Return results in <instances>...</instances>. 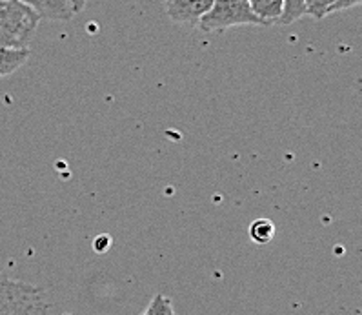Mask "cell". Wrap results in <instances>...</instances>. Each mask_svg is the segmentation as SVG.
Wrapping results in <instances>:
<instances>
[{"mask_svg": "<svg viewBox=\"0 0 362 315\" xmlns=\"http://www.w3.org/2000/svg\"><path fill=\"white\" fill-rule=\"evenodd\" d=\"M235 26H264L253 13L247 0H215L211 9L199 22V30L204 33L224 31Z\"/></svg>", "mask_w": 362, "mask_h": 315, "instance_id": "7a4b0ae2", "label": "cell"}, {"mask_svg": "<svg viewBox=\"0 0 362 315\" xmlns=\"http://www.w3.org/2000/svg\"><path fill=\"white\" fill-rule=\"evenodd\" d=\"M306 15V0H284V11H282L281 24L282 26H290V24L300 21Z\"/></svg>", "mask_w": 362, "mask_h": 315, "instance_id": "52a82bcc", "label": "cell"}, {"mask_svg": "<svg viewBox=\"0 0 362 315\" xmlns=\"http://www.w3.org/2000/svg\"><path fill=\"white\" fill-rule=\"evenodd\" d=\"M142 315H175L173 302H171V299H168L164 294H157L151 299L148 310Z\"/></svg>", "mask_w": 362, "mask_h": 315, "instance_id": "ba28073f", "label": "cell"}, {"mask_svg": "<svg viewBox=\"0 0 362 315\" xmlns=\"http://www.w3.org/2000/svg\"><path fill=\"white\" fill-rule=\"evenodd\" d=\"M214 2L215 0H164V9L177 24L199 26V22L211 9Z\"/></svg>", "mask_w": 362, "mask_h": 315, "instance_id": "3957f363", "label": "cell"}, {"mask_svg": "<svg viewBox=\"0 0 362 315\" xmlns=\"http://www.w3.org/2000/svg\"><path fill=\"white\" fill-rule=\"evenodd\" d=\"M275 237V224L268 219H257L250 224V239L255 244H268Z\"/></svg>", "mask_w": 362, "mask_h": 315, "instance_id": "8992f818", "label": "cell"}, {"mask_svg": "<svg viewBox=\"0 0 362 315\" xmlns=\"http://www.w3.org/2000/svg\"><path fill=\"white\" fill-rule=\"evenodd\" d=\"M337 0H306V11L313 18H324L332 13V8Z\"/></svg>", "mask_w": 362, "mask_h": 315, "instance_id": "9c48e42d", "label": "cell"}, {"mask_svg": "<svg viewBox=\"0 0 362 315\" xmlns=\"http://www.w3.org/2000/svg\"><path fill=\"white\" fill-rule=\"evenodd\" d=\"M247 2L252 6L253 13L260 18L264 26L281 24L284 0H247Z\"/></svg>", "mask_w": 362, "mask_h": 315, "instance_id": "5b68a950", "label": "cell"}, {"mask_svg": "<svg viewBox=\"0 0 362 315\" xmlns=\"http://www.w3.org/2000/svg\"><path fill=\"white\" fill-rule=\"evenodd\" d=\"M40 17L22 0H0V50L28 47Z\"/></svg>", "mask_w": 362, "mask_h": 315, "instance_id": "6da1fadb", "label": "cell"}, {"mask_svg": "<svg viewBox=\"0 0 362 315\" xmlns=\"http://www.w3.org/2000/svg\"><path fill=\"white\" fill-rule=\"evenodd\" d=\"M69 4H71L73 13H81L82 9L86 8V4H88V0H69Z\"/></svg>", "mask_w": 362, "mask_h": 315, "instance_id": "8fae6325", "label": "cell"}, {"mask_svg": "<svg viewBox=\"0 0 362 315\" xmlns=\"http://www.w3.org/2000/svg\"><path fill=\"white\" fill-rule=\"evenodd\" d=\"M30 6L40 18L47 21H69L73 17V9L69 0H22Z\"/></svg>", "mask_w": 362, "mask_h": 315, "instance_id": "277c9868", "label": "cell"}, {"mask_svg": "<svg viewBox=\"0 0 362 315\" xmlns=\"http://www.w3.org/2000/svg\"><path fill=\"white\" fill-rule=\"evenodd\" d=\"M358 6H362V0H337L332 8V13H341V11H346V9H351V8H358Z\"/></svg>", "mask_w": 362, "mask_h": 315, "instance_id": "30bf717a", "label": "cell"}]
</instances>
